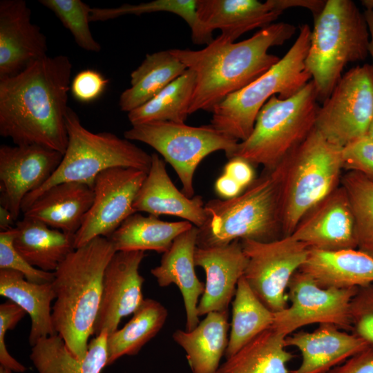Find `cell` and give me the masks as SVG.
<instances>
[{"label": "cell", "mask_w": 373, "mask_h": 373, "mask_svg": "<svg viewBox=\"0 0 373 373\" xmlns=\"http://www.w3.org/2000/svg\"><path fill=\"white\" fill-rule=\"evenodd\" d=\"M198 235V228L194 225L180 234L170 249L163 254L160 265L151 270L160 287L174 284L179 289L184 301L188 331L200 323L198 300L204 291V284L198 279L195 271Z\"/></svg>", "instance_id": "cell-21"}, {"label": "cell", "mask_w": 373, "mask_h": 373, "mask_svg": "<svg viewBox=\"0 0 373 373\" xmlns=\"http://www.w3.org/2000/svg\"><path fill=\"white\" fill-rule=\"evenodd\" d=\"M282 167L265 169L238 196L205 203L207 219L198 228L197 247L227 245L236 240L268 242L280 229V189Z\"/></svg>", "instance_id": "cell-4"}, {"label": "cell", "mask_w": 373, "mask_h": 373, "mask_svg": "<svg viewBox=\"0 0 373 373\" xmlns=\"http://www.w3.org/2000/svg\"><path fill=\"white\" fill-rule=\"evenodd\" d=\"M39 2L55 15L70 32L79 48L93 52L102 50L90 29L92 8L88 4L82 0H39Z\"/></svg>", "instance_id": "cell-38"}, {"label": "cell", "mask_w": 373, "mask_h": 373, "mask_svg": "<svg viewBox=\"0 0 373 373\" xmlns=\"http://www.w3.org/2000/svg\"><path fill=\"white\" fill-rule=\"evenodd\" d=\"M358 288H324L309 275L298 270L287 289L290 305L274 313L272 327L287 336L314 323L332 324L351 331L350 301Z\"/></svg>", "instance_id": "cell-13"}, {"label": "cell", "mask_w": 373, "mask_h": 373, "mask_svg": "<svg viewBox=\"0 0 373 373\" xmlns=\"http://www.w3.org/2000/svg\"><path fill=\"white\" fill-rule=\"evenodd\" d=\"M373 121V69L356 66L346 72L318 108L315 128L341 148L367 134Z\"/></svg>", "instance_id": "cell-11"}, {"label": "cell", "mask_w": 373, "mask_h": 373, "mask_svg": "<svg viewBox=\"0 0 373 373\" xmlns=\"http://www.w3.org/2000/svg\"><path fill=\"white\" fill-rule=\"evenodd\" d=\"M167 316L168 311L162 303L144 298L123 327L108 334V365L123 356L138 354L159 333Z\"/></svg>", "instance_id": "cell-33"}, {"label": "cell", "mask_w": 373, "mask_h": 373, "mask_svg": "<svg viewBox=\"0 0 373 373\" xmlns=\"http://www.w3.org/2000/svg\"><path fill=\"white\" fill-rule=\"evenodd\" d=\"M352 333L373 347V283L358 287L350 305Z\"/></svg>", "instance_id": "cell-40"}, {"label": "cell", "mask_w": 373, "mask_h": 373, "mask_svg": "<svg viewBox=\"0 0 373 373\" xmlns=\"http://www.w3.org/2000/svg\"><path fill=\"white\" fill-rule=\"evenodd\" d=\"M276 0H197L200 22L212 32L234 42L240 36L273 23L282 15Z\"/></svg>", "instance_id": "cell-23"}, {"label": "cell", "mask_w": 373, "mask_h": 373, "mask_svg": "<svg viewBox=\"0 0 373 373\" xmlns=\"http://www.w3.org/2000/svg\"><path fill=\"white\" fill-rule=\"evenodd\" d=\"M151 158V167L133 204L135 211L157 217L161 215L177 216L198 228L203 226L207 214L202 197L185 195L171 181L166 164L158 154L152 153Z\"/></svg>", "instance_id": "cell-20"}, {"label": "cell", "mask_w": 373, "mask_h": 373, "mask_svg": "<svg viewBox=\"0 0 373 373\" xmlns=\"http://www.w3.org/2000/svg\"><path fill=\"white\" fill-rule=\"evenodd\" d=\"M148 172L115 167L100 173L93 184L94 199L82 224L75 235V248L97 237L109 238L129 216Z\"/></svg>", "instance_id": "cell-14"}, {"label": "cell", "mask_w": 373, "mask_h": 373, "mask_svg": "<svg viewBox=\"0 0 373 373\" xmlns=\"http://www.w3.org/2000/svg\"><path fill=\"white\" fill-rule=\"evenodd\" d=\"M341 184L353 216L356 249L373 258V181L358 172L347 171Z\"/></svg>", "instance_id": "cell-37"}, {"label": "cell", "mask_w": 373, "mask_h": 373, "mask_svg": "<svg viewBox=\"0 0 373 373\" xmlns=\"http://www.w3.org/2000/svg\"><path fill=\"white\" fill-rule=\"evenodd\" d=\"M296 29L278 22L239 42L219 35L201 50L170 49L196 75L189 115L200 110L211 112L227 96L266 73L280 59L269 50L290 39Z\"/></svg>", "instance_id": "cell-2"}, {"label": "cell", "mask_w": 373, "mask_h": 373, "mask_svg": "<svg viewBox=\"0 0 373 373\" xmlns=\"http://www.w3.org/2000/svg\"><path fill=\"white\" fill-rule=\"evenodd\" d=\"M0 294L29 315L31 324L28 341L31 347L39 338L57 334L52 318L51 303L55 299L52 283H32L20 272L0 269Z\"/></svg>", "instance_id": "cell-28"}, {"label": "cell", "mask_w": 373, "mask_h": 373, "mask_svg": "<svg viewBox=\"0 0 373 373\" xmlns=\"http://www.w3.org/2000/svg\"><path fill=\"white\" fill-rule=\"evenodd\" d=\"M367 135L373 140V121L370 124Z\"/></svg>", "instance_id": "cell-52"}, {"label": "cell", "mask_w": 373, "mask_h": 373, "mask_svg": "<svg viewBox=\"0 0 373 373\" xmlns=\"http://www.w3.org/2000/svg\"><path fill=\"white\" fill-rule=\"evenodd\" d=\"M311 30L309 25H300L297 38L285 55L257 79L216 105L210 124L238 142L244 141L251 133L259 111L271 97H290L310 82L305 59Z\"/></svg>", "instance_id": "cell-7"}, {"label": "cell", "mask_w": 373, "mask_h": 373, "mask_svg": "<svg viewBox=\"0 0 373 373\" xmlns=\"http://www.w3.org/2000/svg\"><path fill=\"white\" fill-rule=\"evenodd\" d=\"M193 225L189 221L166 222L135 213L109 238L116 251H155L165 253L174 240Z\"/></svg>", "instance_id": "cell-31"}, {"label": "cell", "mask_w": 373, "mask_h": 373, "mask_svg": "<svg viewBox=\"0 0 373 373\" xmlns=\"http://www.w3.org/2000/svg\"><path fill=\"white\" fill-rule=\"evenodd\" d=\"M364 16L367 21L369 34H370V42L368 46V53L371 56L372 59V69H373V10L365 9L364 11Z\"/></svg>", "instance_id": "cell-48"}, {"label": "cell", "mask_w": 373, "mask_h": 373, "mask_svg": "<svg viewBox=\"0 0 373 373\" xmlns=\"http://www.w3.org/2000/svg\"><path fill=\"white\" fill-rule=\"evenodd\" d=\"M291 236L309 249L333 251L356 249L353 216L341 185L314 206Z\"/></svg>", "instance_id": "cell-18"}, {"label": "cell", "mask_w": 373, "mask_h": 373, "mask_svg": "<svg viewBox=\"0 0 373 373\" xmlns=\"http://www.w3.org/2000/svg\"><path fill=\"white\" fill-rule=\"evenodd\" d=\"M314 19L305 66L323 102L346 65L366 59L370 34L364 13L351 0H326Z\"/></svg>", "instance_id": "cell-5"}, {"label": "cell", "mask_w": 373, "mask_h": 373, "mask_svg": "<svg viewBox=\"0 0 373 373\" xmlns=\"http://www.w3.org/2000/svg\"><path fill=\"white\" fill-rule=\"evenodd\" d=\"M15 220L11 213L5 208L0 207V229L1 231L10 229Z\"/></svg>", "instance_id": "cell-49"}, {"label": "cell", "mask_w": 373, "mask_h": 373, "mask_svg": "<svg viewBox=\"0 0 373 373\" xmlns=\"http://www.w3.org/2000/svg\"><path fill=\"white\" fill-rule=\"evenodd\" d=\"M285 346L296 347L302 360L289 373H326L368 345L352 333L334 325L321 324L312 332H296L285 338Z\"/></svg>", "instance_id": "cell-22"}, {"label": "cell", "mask_w": 373, "mask_h": 373, "mask_svg": "<svg viewBox=\"0 0 373 373\" xmlns=\"http://www.w3.org/2000/svg\"><path fill=\"white\" fill-rule=\"evenodd\" d=\"M124 136L148 144L160 153L176 172L182 191L188 198L193 197V175L200 162L217 151H224L231 159L240 142L211 124L192 126L172 122L132 125Z\"/></svg>", "instance_id": "cell-10"}, {"label": "cell", "mask_w": 373, "mask_h": 373, "mask_svg": "<svg viewBox=\"0 0 373 373\" xmlns=\"http://www.w3.org/2000/svg\"><path fill=\"white\" fill-rule=\"evenodd\" d=\"M145 256L143 251H116L111 258L104 273L93 335L117 330L121 320L133 314L144 301V278L139 268Z\"/></svg>", "instance_id": "cell-16"}, {"label": "cell", "mask_w": 373, "mask_h": 373, "mask_svg": "<svg viewBox=\"0 0 373 373\" xmlns=\"http://www.w3.org/2000/svg\"><path fill=\"white\" fill-rule=\"evenodd\" d=\"M240 241L248 259L245 280L271 312L283 310L288 306L289 283L306 261L309 249L291 235L268 242Z\"/></svg>", "instance_id": "cell-12"}, {"label": "cell", "mask_w": 373, "mask_h": 373, "mask_svg": "<svg viewBox=\"0 0 373 373\" xmlns=\"http://www.w3.org/2000/svg\"><path fill=\"white\" fill-rule=\"evenodd\" d=\"M116 250L109 238L97 237L73 251L54 271V328L68 348L83 358L93 335L105 269Z\"/></svg>", "instance_id": "cell-3"}, {"label": "cell", "mask_w": 373, "mask_h": 373, "mask_svg": "<svg viewBox=\"0 0 373 373\" xmlns=\"http://www.w3.org/2000/svg\"><path fill=\"white\" fill-rule=\"evenodd\" d=\"M186 69L170 50L146 55L141 64L130 75L131 86L121 93L119 108L129 113L143 105Z\"/></svg>", "instance_id": "cell-30"}, {"label": "cell", "mask_w": 373, "mask_h": 373, "mask_svg": "<svg viewBox=\"0 0 373 373\" xmlns=\"http://www.w3.org/2000/svg\"><path fill=\"white\" fill-rule=\"evenodd\" d=\"M93 199L94 191L90 186L80 182H63L47 189L22 213L25 218L75 235Z\"/></svg>", "instance_id": "cell-24"}, {"label": "cell", "mask_w": 373, "mask_h": 373, "mask_svg": "<svg viewBox=\"0 0 373 373\" xmlns=\"http://www.w3.org/2000/svg\"><path fill=\"white\" fill-rule=\"evenodd\" d=\"M15 227L0 232V269H11L20 272L32 283H52L54 272L45 271L30 265L14 245Z\"/></svg>", "instance_id": "cell-39"}, {"label": "cell", "mask_w": 373, "mask_h": 373, "mask_svg": "<svg viewBox=\"0 0 373 373\" xmlns=\"http://www.w3.org/2000/svg\"><path fill=\"white\" fill-rule=\"evenodd\" d=\"M245 189L230 176L223 173L215 182V190L218 195L225 200L240 195Z\"/></svg>", "instance_id": "cell-46"}, {"label": "cell", "mask_w": 373, "mask_h": 373, "mask_svg": "<svg viewBox=\"0 0 373 373\" xmlns=\"http://www.w3.org/2000/svg\"><path fill=\"white\" fill-rule=\"evenodd\" d=\"M326 373H373V347H367Z\"/></svg>", "instance_id": "cell-44"}, {"label": "cell", "mask_w": 373, "mask_h": 373, "mask_svg": "<svg viewBox=\"0 0 373 373\" xmlns=\"http://www.w3.org/2000/svg\"><path fill=\"white\" fill-rule=\"evenodd\" d=\"M278 8L283 12L289 8L301 7L309 10L314 18L323 9L326 0H276Z\"/></svg>", "instance_id": "cell-47"}, {"label": "cell", "mask_w": 373, "mask_h": 373, "mask_svg": "<svg viewBox=\"0 0 373 373\" xmlns=\"http://www.w3.org/2000/svg\"><path fill=\"white\" fill-rule=\"evenodd\" d=\"M274 321V313L261 302L242 276L238 281L232 301V318L226 358L271 327Z\"/></svg>", "instance_id": "cell-34"}, {"label": "cell", "mask_w": 373, "mask_h": 373, "mask_svg": "<svg viewBox=\"0 0 373 373\" xmlns=\"http://www.w3.org/2000/svg\"><path fill=\"white\" fill-rule=\"evenodd\" d=\"M26 314L22 308L10 300L0 305V365L15 372L22 373L27 368L10 354L5 336L7 331L12 330Z\"/></svg>", "instance_id": "cell-42"}, {"label": "cell", "mask_w": 373, "mask_h": 373, "mask_svg": "<svg viewBox=\"0 0 373 373\" xmlns=\"http://www.w3.org/2000/svg\"><path fill=\"white\" fill-rule=\"evenodd\" d=\"M108 334L95 336L83 358L71 352L60 335L41 338L31 347L30 359L38 373H101L108 365Z\"/></svg>", "instance_id": "cell-27"}, {"label": "cell", "mask_w": 373, "mask_h": 373, "mask_svg": "<svg viewBox=\"0 0 373 373\" xmlns=\"http://www.w3.org/2000/svg\"><path fill=\"white\" fill-rule=\"evenodd\" d=\"M224 173L236 180L243 189H246L255 180L252 165L238 157L229 159L224 167Z\"/></svg>", "instance_id": "cell-45"}, {"label": "cell", "mask_w": 373, "mask_h": 373, "mask_svg": "<svg viewBox=\"0 0 373 373\" xmlns=\"http://www.w3.org/2000/svg\"><path fill=\"white\" fill-rule=\"evenodd\" d=\"M66 125L68 144L60 164L44 185L24 198L21 212L47 189L59 183L80 182L93 187L96 177L111 168H133L149 171L151 155L131 141L114 133L90 131L70 107L66 115Z\"/></svg>", "instance_id": "cell-8"}, {"label": "cell", "mask_w": 373, "mask_h": 373, "mask_svg": "<svg viewBox=\"0 0 373 373\" xmlns=\"http://www.w3.org/2000/svg\"><path fill=\"white\" fill-rule=\"evenodd\" d=\"M12 371L10 369L3 367L2 365H0V373H12Z\"/></svg>", "instance_id": "cell-51"}, {"label": "cell", "mask_w": 373, "mask_h": 373, "mask_svg": "<svg viewBox=\"0 0 373 373\" xmlns=\"http://www.w3.org/2000/svg\"><path fill=\"white\" fill-rule=\"evenodd\" d=\"M23 0L0 1V78L15 75L47 57L45 35Z\"/></svg>", "instance_id": "cell-17"}, {"label": "cell", "mask_w": 373, "mask_h": 373, "mask_svg": "<svg viewBox=\"0 0 373 373\" xmlns=\"http://www.w3.org/2000/svg\"><path fill=\"white\" fill-rule=\"evenodd\" d=\"M280 164V229L289 236L309 210L339 186L342 148L314 128Z\"/></svg>", "instance_id": "cell-6"}, {"label": "cell", "mask_w": 373, "mask_h": 373, "mask_svg": "<svg viewBox=\"0 0 373 373\" xmlns=\"http://www.w3.org/2000/svg\"><path fill=\"white\" fill-rule=\"evenodd\" d=\"M342 162L343 169L373 181V140L366 135L343 147Z\"/></svg>", "instance_id": "cell-41"}, {"label": "cell", "mask_w": 373, "mask_h": 373, "mask_svg": "<svg viewBox=\"0 0 373 373\" xmlns=\"http://www.w3.org/2000/svg\"><path fill=\"white\" fill-rule=\"evenodd\" d=\"M157 12L178 15L189 25L195 44H210L213 32L200 22L197 14V0H154L138 4L125 3L116 8H92L90 22L105 21L124 15H141Z\"/></svg>", "instance_id": "cell-36"}, {"label": "cell", "mask_w": 373, "mask_h": 373, "mask_svg": "<svg viewBox=\"0 0 373 373\" xmlns=\"http://www.w3.org/2000/svg\"><path fill=\"white\" fill-rule=\"evenodd\" d=\"M14 245L32 266L54 272L75 248V235L52 229L38 220L23 217L17 222Z\"/></svg>", "instance_id": "cell-29"}, {"label": "cell", "mask_w": 373, "mask_h": 373, "mask_svg": "<svg viewBox=\"0 0 373 373\" xmlns=\"http://www.w3.org/2000/svg\"><path fill=\"white\" fill-rule=\"evenodd\" d=\"M61 153L39 145L0 146V204L16 220L24 198L55 171Z\"/></svg>", "instance_id": "cell-15"}, {"label": "cell", "mask_w": 373, "mask_h": 373, "mask_svg": "<svg viewBox=\"0 0 373 373\" xmlns=\"http://www.w3.org/2000/svg\"><path fill=\"white\" fill-rule=\"evenodd\" d=\"M108 82L98 71L86 69L75 75L70 84V91L77 100L88 103L103 93Z\"/></svg>", "instance_id": "cell-43"}, {"label": "cell", "mask_w": 373, "mask_h": 373, "mask_svg": "<svg viewBox=\"0 0 373 373\" xmlns=\"http://www.w3.org/2000/svg\"><path fill=\"white\" fill-rule=\"evenodd\" d=\"M228 311L212 312L192 330L177 329L174 341L185 352L192 373H218L228 346Z\"/></svg>", "instance_id": "cell-26"}, {"label": "cell", "mask_w": 373, "mask_h": 373, "mask_svg": "<svg viewBox=\"0 0 373 373\" xmlns=\"http://www.w3.org/2000/svg\"><path fill=\"white\" fill-rule=\"evenodd\" d=\"M72 63L47 56L10 77L0 78V135L15 145H39L64 154Z\"/></svg>", "instance_id": "cell-1"}, {"label": "cell", "mask_w": 373, "mask_h": 373, "mask_svg": "<svg viewBox=\"0 0 373 373\" xmlns=\"http://www.w3.org/2000/svg\"><path fill=\"white\" fill-rule=\"evenodd\" d=\"M361 2L365 9L373 10V0H363Z\"/></svg>", "instance_id": "cell-50"}, {"label": "cell", "mask_w": 373, "mask_h": 373, "mask_svg": "<svg viewBox=\"0 0 373 373\" xmlns=\"http://www.w3.org/2000/svg\"><path fill=\"white\" fill-rule=\"evenodd\" d=\"M286 335L271 327L220 365L218 373H289L294 355L285 348Z\"/></svg>", "instance_id": "cell-32"}, {"label": "cell", "mask_w": 373, "mask_h": 373, "mask_svg": "<svg viewBox=\"0 0 373 373\" xmlns=\"http://www.w3.org/2000/svg\"><path fill=\"white\" fill-rule=\"evenodd\" d=\"M194 258L195 266L202 267L206 276L204 291L198 305V316L228 311L248 262L241 241L236 240L220 246L197 247Z\"/></svg>", "instance_id": "cell-19"}, {"label": "cell", "mask_w": 373, "mask_h": 373, "mask_svg": "<svg viewBox=\"0 0 373 373\" xmlns=\"http://www.w3.org/2000/svg\"><path fill=\"white\" fill-rule=\"evenodd\" d=\"M299 270L324 288H358L373 283V258L357 249H309Z\"/></svg>", "instance_id": "cell-25"}, {"label": "cell", "mask_w": 373, "mask_h": 373, "mask_svg": "<svg viewBox=\"0 0 373 373\" xmlns=\"http://www.w3.org/2000/svg\"><path fill=\"white\" fill-rule=\"evenodd\" d=\"M318 102L312 80L290 97H271L259 111L251 133L238 144L232 157L267 170L276 168L315 128Z\"/></svg>", "instance_id": "cell-9"}, {"label": "cell", "mask_w": 373, "mask_h": 373, "mask_svg": "<svg viewBox=\"0 0 373 373\" xmlns=\"http://www.w3.org/2000/svg\"><path fill=\"white\" fill-rule=\"evenodd\" d=\"M196 82V75L191 69L173 81L153 98L128 113L131 125L153 122L184 123Z\"/></svg>", "instance_id": "cell-35"}]
</instances>
